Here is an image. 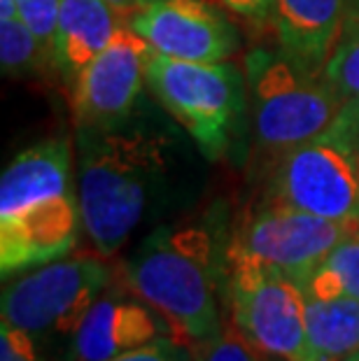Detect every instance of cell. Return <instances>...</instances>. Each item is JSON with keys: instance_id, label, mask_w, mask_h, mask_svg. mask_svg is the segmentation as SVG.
<instances>
[{"instance_id": "cell-1", "label": "cell", "mask_w": 359, "mask_h": 361, "mask_svg": "<svg viewBox=\"0 0 359 361\" xmlns=\"http://www.w3.org/2000/svg\"><path fill=\"white\" fill-rule=\"evenodd\" d=\"M168 137L140 124L80 128L78 191L84 233L112 257L138 228L168 175Z\"/></svg>"}, {"instance_id": "cell-2", "label": "cell", "mask_w": 359, "mask_h": 361, "mask_svg": "<svg viewBox=\"0 0 359 361\" xmlns=\"http://www.w3.org/2000/svg\"><path fill=\"white\" fill-rule=\"evenodd\" d=\"M71 137L30 145L0 180V271L3 278L63 259L82 226Z\"/></svg>"}, {"instance_id": "cell-3", "label": "cell", "mask_w": 359, "mask_h": 361, "mask_svg": "<svg viewBox=\"0 0 359 361\" xmlns=\"http://www.w3.org/2000/svg\"><path fill=\"white\" fill-rule=\"evenodd\" d=\"M126 284L150 303L173 331L192 345L219 334V287L226 278V247L203 224L154 228L124 268Z\"/></svg>"}, {"instance_id": "cell-4", "label": "cell", "mask_w": 359, "mask_h": 361, "mask_svg": "<svg viewBox=\"0 0 359 361\" xmlns=\"http://www.w3.org/2000/svg\"><path fill=\"white\" fill-rule=\"evenodd\" d=\"M245 87L257 140L280 154L329 128L348 103L322 71H312L282 47L248 54Z\"/></svg>"}, {"instance_id": "cell-5", "label": "cell", "mask_w": 359, "mask_h": 361, "mask_svg": "<svg viewBox=\"0 0 359 361\" xmlns=\"http://www.w3.org/2000/svg\"><path fill=\"white\" fill-rule=\"evenodd\" d=\"M273 203L359 224V101H348L329 128L282 154Z\"/></svg>"}, {"instance_id": "cell-6", "label": "cell", "mask_w": 359, "mask_h": 361, "mask_svg": "<svg viewBox=\"0 0 359 361\" xmlns=\"http://www.w3.org/2000/svg\"><path fill=\"white\" fill-rule=\"evenodd\" d=\"M147 87L168 114L194 137L208 159L224 157L238 128L245 101V75L221 63H192L159 56L147 61Z\"/></svg>"}, {"instance_id": "cell-7", "label": "cell", "mask_w": 359, "mask_h": 361, "mask_svg": "<svg viewBox=\"0 0 359 361\" xmlns=\"http://www.w3.org/2000/svg\"><path fill=\"white\" fill-rule=\"evenodd\" d=\"M112 280L105 257H63L30 268L5 284L0 298L3 322L40 341L73 338Z\"/></svg>"}, {"instance_id": "cell-8", "label": "cell", "mask_w": 359, "mask_h": 361, "mask_svg": "<svg viewBox=\"0 0 359 361\" xmlns=\"http://www.w3.org/2000/svg\"><path fill=\"white\" fill-rule=\"evenodd\" d=\"M226 301L233 324L262 350L305 361V298L276 268L226 245Z\"/></svg>"}, {"instance_id": "cell-9", "label": "cell", "mask_w": 359, "mask_h": 361, "mask_svg": "<svg viewBox=\"0 0 359 361\" xmlns=\"http://www.w3.org/2000/svg\"><path fill=\"white\" fill-rule=\"evenodd\" d=\"M357 228L359 224L350 221L324 219L271 203L252 214L229 245L301 284L336 245Z\"/></svg>"}, {"instance_id": "cell-10", "label": "cell", "mask_w": 359, "mask_h": 361, "mask_svg": "<svg viewBox=\"0 0 359 361\" xmlns=\"http://www.w3.org/2000/svg\"><path fill=\"white\" fill-rule=\"evenodd\" d=\"M150 54V44L124 21L75 82L73 114L78 128L112 126L131 117L142 84H147Z\"/></svg>"}, {"instance_id": "cell-11", "label": "cell", "mask_w": 359, "mask_h": 361, "mask_svg": "<svg viewBox=\"0 0 359 361\" xmlns=\"http://www.w3.org/2000/svg\"><path fill=\"white\" fill-rule=\"evenodd\" d=\"M159 56L192 63H221L238 49L233 24L205 0H147L128 19Z\"/></svg>"}, {"instance_id": "cell-12", "label": "cell", "mask_w": 359, "mask_h": 361, "mask_svg": "<svg viewBox=\"0 0 359 361\" xmlns=\"http://www.w3.org/2000/svg\"><path fill=\"white\" fill-rule=\"evenodd\" d=\"M173 334L164 314L142 298L101 296L71 338V361H110Z\"/></svg>"}, {"instance_id": "cell-13", "label": "cell", "mask_w": 359, "mask_h": 361, "mask_svg": "<svg viewBox=\"0 0 359 361\" xmlns=\"http://www.w3.org/2000/svg\"><path fill=\"white\" fill-rule=\"evenodd\" d=\"M124 19L108 0H61L51 61L71 89L91 61L110 44Z\"/></svg>"}, {"instance_id": "cell-14", "label": "cell", "mask_w": 359, "mask_h": 361, "mask_svg": "<svg viewBox=\"0 0 359 361\" xmlns=\"http://www.w3.org/2000/svg\"><path fill=\"white\" fill-rule=\"evenodd\" d=\"M346 0H273L280 47L322 71L346 28Z\"/></svg>"}, {"instance_id": "cell-15", "label": "cell", "mask_w": 359, "mask_h": 361, "mask_svg": "<svg viewBox=\"0 0 359 361\" xmlns=\"http://www.w3.org/2000/svg\"><path fill=\"white\" fill-rule=\"evenodd\" d=\"M355 352H359L357 298H305V361H346Z\"/></svg>"}, {"instance_id": "cell-16", "label": "cell", "mask_w": 359, "mask_h": 361, "mask_svg": "<svg viewBox=\"0 0 359 361\" xmlns=\"http://www.w3.org/2000/svg\"><path fill=\"white\" fill-rule=\"evenodd\" d=\"M299 287L305 298L350 296L359 301V228L343 238Z\"/></svg>"}, {"instance_id": "cell-17", "label": "cell", "mask_w": 359, "mask_h": 361, "mask_svg": "<svg viewBox=\"0 0 359 361\" xmlns=\"http://www.w3.org/2000/svg\"><path fill=\"white\" fill-rule=\"evenodd\" d=\"M322 73L343 101H359V14L346 21L341 40Z\"/></svg>"}, {"instance_id": "cell-18", "label": "cell", "mask_w": 359, "mask_h": 361, "mask_svg": "<svg viewBox=\"0 0 359 361\" xmlns=\"http://www.w3.org/2000/svg\"><path fill=\"white\" fill-rule=\"evenodd\" d=\"M44 54L47 51L42 49L35 33L19 14L0 17V61H3L5 75L30 71Z\"/></svg>"}, {"instance_id": "cell-19", "label": "cell", "mask_w": 359, "mask_h": 361, "mask_svg": "<svg viewBox=\"0 0 359 361\" xmlns=\"http://www.w3.org/2000/svg\"><path fill=\"white\" fill-rule=\"evenodd\" d=\"M194 361H285L271 352L262 350L233 324H221L219 334L203 343H196Z\"/></svg>"}, {"instance_id": "cell-20", "label": "cell", "mask_w": 359, "mask_h": 361, "mask_svg": "<svg viewBox=\"0 0 359 361\" xmlns=\"http://www.w3.org/2000/svg\"><path fill=\"white\" fill-rule=\"evenodd\" d=\"M110 361H194V355L185 345L175 341L173 336L159 338V341L142 345L138 350H131L126 355H119Z\"/></svg>"}, {"instance_id": "cell-21", "label": "cell", "mask_w": 359, "mask_h": 361, "mask_svg": "<svg viewBox=\"0 0 359 361\" xmlns=\"http://www.w3.org/2000/svg\"><path fill=\"white\" fill-rule=\"evenodd\" d=\"M0 361H42V359L33 336H28L21 329L3 322L0 324Z\"/></svg>"}, {"instance_id": "cell-22", "label": "cell", "mask_w": 359, "mask_h": 361, "mask_svg": "<svg viewBox=\"0 0 359 361\" xmlns=\"http://www.w3.org/2000/svg\"><path fill=\"white\" fill-rule=\"evenodd\" d=\"M221 3L248 21L264 24V21L273 19V0H221Z\"/></svg>"}, {"instance_id": "cell-23", "label": "cell", "mask_w": 359, "mask_h": 361, "mask_svg": "<svg viewBox=\"0 0 359 361\" xmlns=\"http://www.w3.org/2000/svg\"><path fill=\"white\" fill-rule=\"evenodd\" d=\"M108 3L114 7V12H117L121 19L128 21L145 3H147V0H108Z\"/></svg>"}, {"instance_id": "cell-24", "label": "cell", "mask_w": 359, "mask_h": 361, "mask_svg": "<svg viewBox=\"0 0 359 361\" xmlns=\"http://www.w3.org/2000/svg\"><path fill=\"white\" fill-rule=\"evenodd\" d=\"M3 3V12H0V17H14L17 12V0H0Z\"/></svg>"}, {"instance_id": "cell-25", "label": "cell", "mask_w": 359, "mask_h": 361, "mask_svg": "<svg viewBox=\"0 0 359 361\" xmlns=\"http://www.w3.org/2000/svg\"><path fill=\"white\" fill-rule=\"evenodd\" d=\"M346 361H359V352H355V355L350 357V359H346Z\"/></svg>"}]
</instances>
